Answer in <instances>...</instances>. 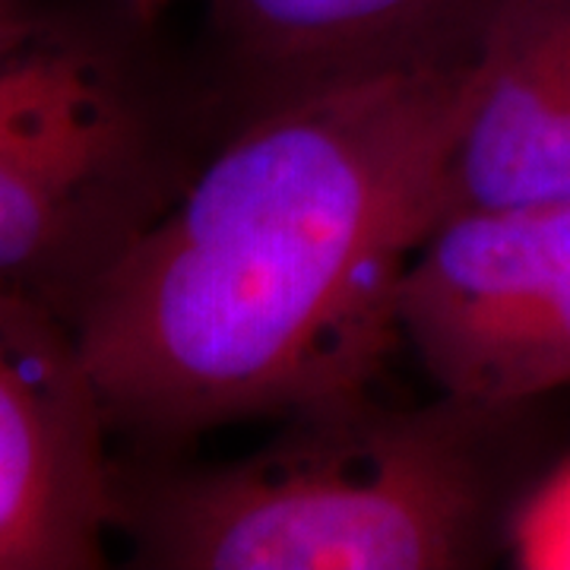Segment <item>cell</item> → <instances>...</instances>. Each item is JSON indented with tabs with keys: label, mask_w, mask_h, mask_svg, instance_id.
<instances>
[{
	"label": "cell",
	"mask_w": 570,
	"mask_h": 570,
	"mask_svg": "<svg viewBox=\"0 0 570 570\" xmlns=\"http://www.w3.org/2000/svg\"><path fill=\"white\" fill-rule=\"evenodd\" d=\"M466 61L343 80L247 115L73 321L111 438L178 444L365 396L444 216Z\"/></svg>",
	"instance_id": "cell-1"
},
{
	"label": "cell",
	"mask_w": 570,
	"mask_h": 570,
	"mask_svg": "<svg viewBox=\"0 0 570 570\" xmlns=\"http://www.w3.org/2000/svg\"><path fill=\"white\" fill-rule=\"evenodd\" d=\"M510 415L450 396L384 409L365 393L292 415L225 466H118V532L137 564L168 570L475 568L504 539L489 438Z\"/></svg>",
	"instance_id": "cell-2"
},
{
	"label": "cell",
	"mask_w": 570,
	"mask_h": 570,
	"mask_svg": "<svg viewBox=\"0 0 570 570\" xmlns=\"http://www.w3.org/2000/svg\"><path fill=\"white\" fill-rule=\"evenodd\" d=\"M190 168L127 48L0 17V295L73 326Z\"/></svg>",
	"instance_id": "cell-3"
},
{
	"label": "cell",
	"mask_w": 570,
	"mask_h": 570,
	"mask_svg": "<svg viewBox=\"0 0 570 570\" xmlns=\"http://www.w3.org/2000/svg\"><path fill=\"white\" fill-rule=\"evenodd\" d=\"M396 314L441 396L517 412L570 387V204L448 213L415 250Z\"/></svg>",
	"instance_id": "cell-4"
},
{
	"label": "cell",
	"mask_w": 570,
	"mask_h": 570,
	"mask_svg": "<svg viewBox=\"0 0 570 570\" xmlns=\"http://www.w3.org/2000/svg\"><path fill=\"white\" fill-rule=\"evenodd\" d=\"M111 428L73 326L0 295V570H89L118 532Z\"/></svg>",
	"instance_id": "cell-5"
},
{
	"label": "cell",
	"mask_w": 570,
	"mask_h": 570,
	"mask_svg": "<svg viewBox=\"0 0 570 570\" xmlns=\"http://www.w3.org/2000/svg\"><path fill=\"white\" fill-rule=\"evenodd\" d=\"M527 204H570V0H494L469 55L444 216Z\"/></svg>",
	"instance_id": "cell-6"
},
{
	"label": "cell",
	"mask_w": 570,
	"mask_h": 570,
	"mask_svg": "<svg viewBox=\"0 0 570 570\" xmlns=\"http://www.w3.org/2000/svg\"><path fill=\"white\" fill-rule=\"evenodd\" d=\"M491 3L209 0V26L247 118L330 82L466 61Z\"/></svg>",
	"instance_id": "cell-7"
},
{
	"label": "cell",
	"mask_w": 570,
	"mask_h": 570,
	"mask_svg": "<svg viewBox=\"0 0 570 570\" xmlns=\"http://www.w3.org/2000/svg\"><path fill=\"white\" fill-rule=\"evenodd\" d=\"M504 546L517 568L570 570V456L508 510Z\"/></svg>",
	"instance_id": "cell-8"
},
{
	"label": "cell",
	"mask_w": 570,
	"mask_h": 570,
	"mask_svg": "<svg viewBox=\"0 0 570 570\" xmlns=\"http://www.w3.org/2000/svg\"><path fill=\"white\" fill-rule=\"evenodd\" d=\"M127 3H130V10H134L137 17L149 20V17H156V13L163 10L168 0H127Z\"/></svg>",
	"instance_id": "cell-9"
}]
</instances>
